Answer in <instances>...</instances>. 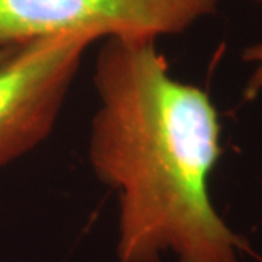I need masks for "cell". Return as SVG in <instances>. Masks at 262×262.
<instances>
[{"mask_svg":"<svg viewBox=\"0 0 262 262\" xmlns=\"http://www.w3.org/2000/svg\"><path fill=\"white\" fill-rule=\"evenodd\" d=\"M156 39L108 38L95 66L99 106L89 160L118 192L120 262H241L262 256L215 211L208 181L222 155L210 96L177 80Z\"/></svg>","mask_w":262,"mask_h":262,"instance_id":"obj_1","label":"cell"},{"mask_svg":"<svg viewBox=\"0 0 262 262\" xmlns=\"http://www.w3.org/2000/svg\"><path fill=\"white\" fill-rule=\"evenodd\" d=\"M220 0H0V47L39 38L89 34L156 39L181 34L217 12Z\"/></svg>","mask_w":262,"mask_h":262,"instance_id":"obj_2","label":"cell"},{"mask_svg":"<svg viewBox=\"0 0 262 262\" xmlns=\"http://www.w3.org/2000/svg\"><path fill=\"white\" fill-rule=\"evenodd\" d=\"M95 41L89 34L53 35L0 58V168L47 139Z\"/></svg>","mask_w":262,"mask_h":262,"instance_id":"obj_3","label":"cell"},{"mask_svg":"<svg viewBox=\"0 0 262 262\" xmlns=\"http://www.w3.org/2000/svg\"><path fill=\"white\" fill-rule=\"evenodd\" d=\"M242 58L252 67L245 83L244 99L253 101L262 94V42L245 48Z\"/></svg>","mask_w":262,"mask_h":262,"instance_id":"obj_4","label":"cell"},{"mask_svg":"<svg viewBox=\"0 0 262 262\" xmlns=\"http://www.w3.org/2000/svg\"><path fill=\"white\" fill-rule=\"evenodd\" d=\"M12 48L13 47H0V58H3V57L6 56Z\"/></svg>","mask_w":262,"mask_h":262,"instance_id":"obj_5","label":"cell"},{"mask_svg":"<svg viewBox=\"0 0 262 262\" xmlns=\"http://www.w3.org/2000/svg\"><path fill=\"white\" fill-rule=\"evenodd\" d=\"M256 2H262V0H256Z\"/></svg>","mask_w":262,"mask_h":262,"instance_id":"obj_6","label":"cell"}]
</instances>
